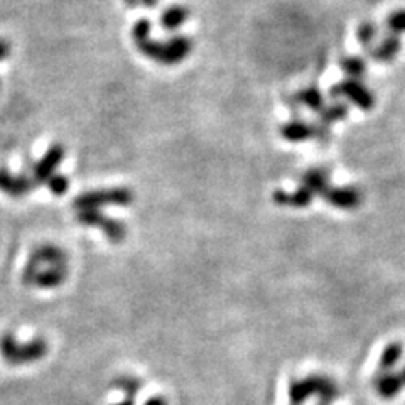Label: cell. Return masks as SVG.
<instances>
[{"label": "cell", "instance_id": "6", "mask_svg": "<svg viewBox=\"0 0 405 405\" xmlns=\"http://www.w3.org/2000/svg\"><path fill=\"white\" fill-rule=\"evenodd\" d=\"M189 10L182 5H173L169 9L164 10V14L160 16V24L166 31L174 32L181 27L182 24L188 21Z\"/></svg>", "mask_w": 405, "mask_h": 405}, {"label": "cell", "instance_id": "7", "mask_svg": "<svg viewBox=\"0 0 405 405\" xmlns=\"http://www.w3.org/2000/svg\"><path fill=\"white\" fill-rule=\"evenodd\" d=\"M311 134H312V129L306 125L304 122H291L282 127V137L291 142L306 140L308 137H311Z\"/></svg>", "mask_w": 405, "mask_h": 405}, {"label": "cell", "instance_id": "3", "mask_svg": "<svg viewBox=\"0 0 405 405\" xmlns=\"http://www.w3.org/2000/svg\"><path fill=\"white\" fill-rule=\"evenodd\" d=\"M64 158V147L61 144L51 145L46 151V154L36 162L34 166V181L36 182H45L49 181V177L54 176V171L58 169V166L61 164V160Z\"/></svg>", "mask_w": 405, "mask_h": 405}, {"label": "cell", "instance_id": "2", "mask_svg": "<svg viewBox=\"0 0 405 405\" xmlns=\"http://www.w3.org/2000/svg\"><path fill=\"white\" fill-rule=\"evenodd\" d=\"M134 195L127 188H113L103 189V191H90L85 195L78 196L75 201V206L82 211L97 210L100 206L107 204H115V206H127L132 203Z\"/></svg>", "mask_w": 405, "mask_h": 405}, {"label": "cell", "instance_id": "9", "mask_svg": "<svg viewBox=\"0 0 405 405\" xmlns=\"http://www.w3.org/2000/svg\"><path fill=\"white\" fill-rule=\"evenodd\" d=\"M47 184H49V189L54 193V195L61 196V195H64V193H66V189L69 186V181H68V177L60 176V174H54L53 177H49Z\"/></svg>", "mask_w": 405, "mask_h": 405}, {"label": "cell", "instance_id": "11", "mask_svg": "<svg viewBox=\"0 0 405 405\" xmlns=\"http://www.w3.org/2000/svg\"><path fill=\"white\" fill-rule=\"evenodd\" d=\"M390 24L395 25V29H405V12H399L390 17Z\"/></svg>", "mask_w": 405, "mask_h": 405}, {"label": "cell", "instance_id": "5", "mask_svg": "<svg viewBox=\"0 0 405 405\" xmlns=\"http://www.w3.org/2000/svg\"><path fill=\"white\" fill-rule=\"evenodd\" d=\"M34 186V181L27 176H14L10 171L0 169V191L9 196H23Z\"/></svg>", "mask_w": 405, "mask_h": 405}, {"label": "cell", "instance_id": "10", "mask_svg": "<svg viewBox=\"0 0 405 405\" xmlns=\"http://www.w3.org/2000/svg\"><path fill=\"white\" fill-rule=\"evenodd\" d=\"M10 49H12L10 42L7 41V39L0 38V61H3V60H7V58H9Z\"/></svg>", "mask_w": 405, "mask_h": 405}, {"label": "cell", "instance_id": "1", "mask_svg": "<svg viewBox=\"0 0 405 405\" xmlns=\"http://www.w3.org/2000/svg\"><path fill=\"white\" fill-rule=\"evenodd\" d=\"M152 24L147 19H140L134 24L132 38L137 49L149 60L164 66L180 64L191 54L193 41L186 36H174L169 41L159 42L151 38Z\"/></svg>", "mask_w": 405, "mask_h": 405}, {"label": "cell", "instance_id": "4", "mask_svg": "<svg viewBox=\"0 0 405 405\" xmlns=\"http://www.w3.org/2000/svg\"><path fill=\"white\" fill-rule=\"evenodd\" d=\"M78 220L85 225L103 226L105 233H107V235L113 240L122 238L123 233H125L123 232V225H120L119 221L110 220V218L103 217V214H100L98 211H95V210H85V211H82V213H78Z\"/></svg>", "mask_w": 405, "mask_h": 405}, {"label": "cell", "instance_id": "12", "mask_svg": "<svg viewBox=\"0 0 405 405\" xmlns=\"http://www.w3.org/2000/svg\"><path fill=\"white\" fill-rule=\"evenodd\" d=\"M138 2L144 3L145 7H156V3H158V0H138Z\"/></svg>", "mask_w": 405, "mask_h": 405}, {"label": "cell", "instance_id": "8", "mask_svg": "<svg viewBox=\"0 0 405 405\" xmlns=\"http://www.w3.org/2000/svg\"><path fill=\"white\" fill-rule=\"evenodd\" d=\"M299 100H301L304 105H308V107H311L312 110H317V108L321 107V101H323L321 100L319 91L316 88H308L301 91V93H299Z\"/></svg>", "mask_w": 405, "mask_h": 405}, {"label": "cell", "instance_id": "13", "mask_svg": "<svg viewBox=\"0 0 405 405\" xmlns=\"http://www.w3.org/2000/svg\"><path fill=\"white\" fill-rule=\"evenodd\" d=\"M125 3H127V5H129V7H135V5H137V3H138V0H125Z\"/></svg>", "mask_w": 405, "mask_h": 405}]
</instances>
